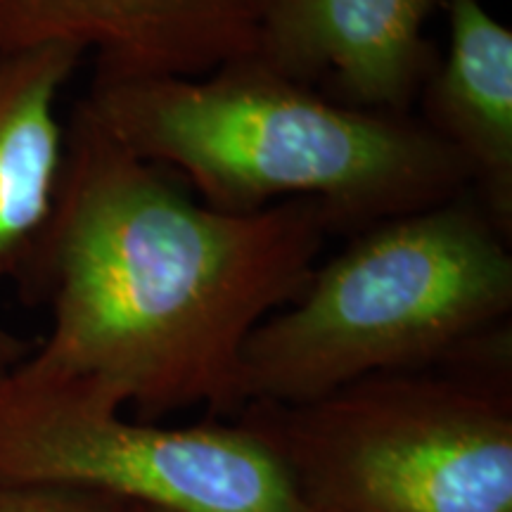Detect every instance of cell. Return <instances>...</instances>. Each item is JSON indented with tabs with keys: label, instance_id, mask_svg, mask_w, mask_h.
<instances>
[{
	"label": "cell",
	"instance_id": "cell-1",
	"mask_svg": "<svg viewBox=\"0 0 512 512\" xmlns=\"http://www.w3.org/2000/svg\"><path fill=\"white\" fill-rule=\"evenodd\" d=\"M332 226L313 200L228 214L133 155L79 100L53 204L12 271L53 328L27 361L91 377L145 418L235 413L256 325L309 285Z\"/></svg>",
	"mask_w": 512,
	"mask_h": 512
},
{
	"label": "cell",
	"instance_id": "cell-2",
	"mask_svg": "<svg viewBox=\"0 0 512 512\" xmlns=\"http://www.w3.org/2000/svg\"><path fill=\"white\" fill-rule=\"evenodd\" d=\"M83 105L228 214L313 200L332 233L356 235L467 192L460 159L418 117L349 107L254 57L195 79H93Z\"/></svg>",
	"mask_w": 512,
	"mask_h": 512
},
{
	"label": "cell",
	"instance_id": "cell-3",
	"mask_svg": "<svg viewBox=\"0 0 512 512\" xmlns=\"http://www.w3.org/2000/svg\"><path fill=\"white\" fill-rule=\"evenodd\" d=\"M510 313V242L465 192L375 223L318 264L249 335L242 399L294 406L377 373L444 366Z\"/></svg>",
	"mask_w": 512,
	"mask_h": 512
},
{
	"label": "cell",
	"instance_id": "cell-4",
	"mask_svg": "<svg viewBox=\"0 0 512 512\" xmlns=\"http://www.w3.org/2000/svg\"><path fill=\"white\" fill-rule=\"evenodd\" d=\"M309 512H512L510 325L437 368L309 403H247Z\"/></svg>",
	"mask_w": 512,
	"mask_h": 512
},
{
	"label": "cell",
	"instance_id": "cell-5",
	"mask_svg": "<svg viewBox=\"0 0 512 512\" xmlns=\"http://www.w3.org/2000/svg\"><path fill=\"white\" fill-rule=\"evenodd\" d=\"M124 406L98 380L24 358L0 377V482L171 512H309L283 460L242 422L162 427L126 420Z\"/></svg>",
	"mask_w": 512,
	"mask_h": 512
},
{
	"label": "cell",
	"instance_id": "cell-6",
	"mask_svg": "<svg viewBox=\"0 0 512 512\" xmlns=\"http://www.w3.org/2000/svg\"><path fill=\"white\" fill-rule=\"evenodd\" d=\"M261 0H0V50L74 46L93 79H195L256 53Z\"/></svg>",
	"mask_w": 512,
	"mask_h": 512
},
{
	"label": "cell",
	"instance_id": "cell-7",
	"mask_svg": "<svg viewBox=\"0 0 512 512\" xmlns=\"http://www.w3.org/2000/svg\"><path fill=\"white\" fill-rule=\"evenodd\" d=\"M444 0H261L254 60L287 79L325 81L358 110L411 117L439 50L427 19Z\"/></svg>",
	"mask_w": 512,
	"mask_h": 512
},
{
	"label": "cell",
	"instance_id": "cell-8",
	"mask_svg": "<svg viewBox=\"0 0 512 512\" xmlns=\"http://www.w3.org/2000/svg\"><path fill=\"white\" fill-rule=\"evenodd\" d=\"M448 46L418 95V121L463 164L467 192L512 240V29L482 0H444Z\"/></svg>",
	"mask_w": 512,
	"mask_h": 512
},
{
	"label": "cell",
	"instance_id": "cell-9",
	"mask_svg": "<svg viewBox=\"0 0 512 512\" xmlns=\"http://www.w3.org/2000/svg\"><path fill=\"white\" fill-rule=\"evenodd\" d=\"M81 57L60 43L0 50V275H12L48 219L64 152L57 100ZM31 351L0 325V377Z\"/></svg>",
	"mask_w": 512,
	"mask_h": 512
},
{
	"label": "cell",
	"instance_id": "cell-10",
	"mask_svg": "<svg viewBox=\"0 0 512 512\" xmlns=\"http://www.w3.org/2000/svg\"><path fill=\"white\" fill-rule=\"evenodd\" d=\"M131 503L67 486L0 482V512H128Z\"/></svg>",
	"mask_w": 512,
	"mask_h": 512
},
{
	"label": "cell",
	"instance_id": "cell-11",
	"mask_svg": "<svg viewBox=\"0 0 512 512\" xmlns=\"http://www.w3.org/2000/svg\"><path fill=\"white\" fill-rule=\"evenodd\" d=\"M128 512H171V510H159V508H145V505H131Z\"/></svg>",
	"mask_w": 512,
	"mask_h": 512
}]
</instances>
